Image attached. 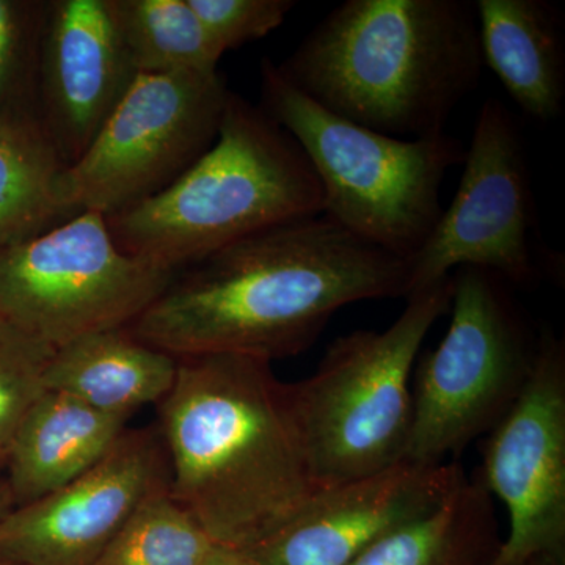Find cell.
<instances>
[{
	"instance_id": "1",
	"label": "cell",
	"mask_w": 565,
	"mask_h": 565,
	"mask_svg": "<svg viewBox=\"0 0 565 565\" xmlns=\"http://www.w3.org/2000/svg\"><path fill=\"white\" fill-rule=\"evenodd\" d=\"M408 280V259L315 215L184 267L125 329L174 359L228 353L273 363L308 351L348 305L405 299Z\"/></svg>"
},
{
	"instance_id": "2",
	"label": "cell",
	"mask_w": 565,
	"mask_h": 565,
	"mask_svg": "<svg viewBox=\"0 0 565 565\" xmlns=\"http://www.w3.org/2000/svg\"><path fill=\"white\" fill-rule=\"evenodd\" d=\"M159 403L170 492L217 545L253 552L318 492L273 363L182 356Z\"/></svg>"
},
{
	"instance_id": "3",
	"label": "cell",
	"mask_w": 565,
	"mask_h": 565,
	"mask_svg": "<svg viewBox=\"0 0 565 565\" xmlns=\"http://www.w3.org/2000/svg\"><path fill=\"white\" fill-rule=\"evenodd\" d=\"M277 68L338 117L412 140L445 134L486 66L475 2L348 0Z\"/></svg>"
},
{
	"instance_id": "4",
	"label": "cell",
	"mask_w": 565,
	"mask_h": 565,
	"mask_svg": "<svg viewBox=\"0 0 565 565\" xmlns=\"http://www.w3.org/2000/svg\"><path fill=\"white\" fill-rule=\"evenodd\" d=\"M322 212L321 182L297 141L230 92L210 150L158 195L106 222L120 250L177 274L252 234Z\"/></svg>"
},
{
	"instance_id": "5",
	"label": "cell",
	"mask_w": 565,
	"mask_h": 565,
	"mask_svg": "<svg viewBox=\"0 0 565 565\" xmlns=\"http://www.w3.org/2000/svg\"><path fill=\"white\" fill-rule=\"evenodd\" d=\"M258 106L307 156L326 217L408 262L422 250L444 214L445 177L463 162L459 140L396 139L344 120L292 87L270 58L262 62Z\"/></svg>"
},
{
	"instance_id": "6",
	"label": "cell",
	"mask_w": 565,
	"mask_h": 565,
	"mask_svg": "<svg viewBox=\"0 0 565 565\" xmlns=\"http://www.w3.org/2000/svg\"><path fill=\"white\" fill-rule=\"evenodd\" d=\"M385 330L337 338L289 403L318 489L404 462L414 426L411 379L424 338L448 313L452 277L407 297Z\"/></svg>"
},
{
	"instance_id": "7",
	"label": "cell",
	"mask_w": 565,
	"mask_h": 565,
	"mask_svg": "<svg viewBox=\"0 0 565 565\" xmlns=\"http://www.w3.org/2000/svg\"><path fill=\"white\" fill-rule=\"evenodd\" d=\"M452 277L451 322L440 344L419 360L407 462H457L467 446L509 414L537 355L539 334L509 297L508 282L460 267Z\"/></svg>"
},
{
	"instance_id": "8",
	"label": "cell",
	"mask_w": 565,
	"mask_h": 565,
	"mask_svg": "<svg viewBox=\"0 0 565 565\" xmlns=\"http://www.w3.org/2000/svg\"><path fill=\"white\" fill-rule=\"evenodd\" d=\"M173 277L120 250L106 217L84 211L0 247V319L58 349L87 334L125 329Z\"/></svg>"
},
{
	"instance_id": "9",
	"label": "cell",
	"mask_w": 565,
	"mask_h": 565,
	"mask_svg": "<svg viewBox=\"0 0 565 565\" xmlns=\"http://www.w3.org/2000/svg\"><path fill=\"white\" fill-rule=\"evenodd\" d=\"M228 95L221 73L137 74L90 147L63 172L65 214L109 217L172 185L217 139Z\"/></svg>"
},
{
	"instance_id": "10",
	"label": "cell",
	"mask_w": 565,
	"mask_h": 565,
	"mask_svg": "<svg viewBox=\"0 0 565 565\" xmlns=\"http://www.w3.org/2000/svg\"><path fill=\"white\" fill-rule=\"evenodd\" d=\"M463 173L422 250L411 259L407 297L475 267L516 286L541 277L544 252L522 134L498 99L479 110ZM405 297V299H407Z\"/></svg>"
},
{
	"instance_id": "11",
	"label": "cell",
	"mask_w": 565,
	"mask_h": 565,
	"mask_svg": "<svg viewBox=\"0 0 565 565\" xmlns=\"http://www.w3.org/2000/svg\"><path fill=\"white\" fill-rule=\"evenodd\" d=\"M478 478L509 515L492 565L565 555V345L550 330L514 407L487 434Z\"/></svg>"
},
{
	"instance_id": "12",
	"label": "cell",
	"mask_w": 565,
	"mask_h": 565,
	"mask_svg": "<svg viewBox=\"0 0 565 565\" xmlns=\"http://www.w3.org/2000/svg\"><path fill=\"white\" fill-rule=\"evenodd\" d=\"M170 486L159 427L126 429L87 473L0 519V557L21 565H95L134 512Z\"/></svg>"
},
{
	"instance_id": "13",
	"label": "cell",
	"mask_w": 565,
	"mask_h": 565,
	"mask_svg": "<svg viewBox=\"0 0 565 565\" xmlns=\"http://www.w3.org/2000/svg\"><path fill=\"white\" fill-rule=\"evenodd\" d=\"M136 76L114 0L47 2L35 111L66 167L90 147Z\"/></svg>"
},
{
	"instance_id": "14",
	"label": "cell",
	"mask_w": 565,
	"mask_h": 565,
	"mask_svg": "<svg viewBox=\"0 0 565 565\" xmlns=\"http://www.w3.org/2000/svg\"><path fill=\"white\" fill-rule=\"evenodd\" d=\"M467 479L462 465L412 462L319 489L252 555L262 565H351L379 541L444 504Z\"/></svg>"
},
{
	"instance_id": "15",
	"label": "cell",
	"mask_w": 565,
	"mask_h": 565,
	"mask_svg": "<svg viewBox=\"0 0 565 565\" xmlns=\"http://www.w3.org/2000/svg\"><path fill=\"white\" fill-rule=\"evenodd\" d=\"M70 394L44 392L14 435L3 478L14 508L31 504L87 473L128 427Z\"/></svg>"
},
{
	"instance_id": "16",
	"label": "cell",
	"mask_w": 565,
	"mask_h": 565,
	"mask_svg": "<svg viewBox=\"0 0 565 565\" xmlns=\"http://www.w3.org/2000/svg\"><path fill=\"white\" fill-rule=\"evenodd\" d=\"M475 6L484 66L527 117L556 120L565 99L561 11L545 0H478Z\"/></svg>"
},
{
	"instance_id": "17",
	"label": "cell",
	"mask_w": 565,
	"mask_h": 565,
	"mask_svg": "<svg viewBox=\"0 0 565 565\" xmlns=\"http://www.w3.org/2000/svg\"><path fill=\"white\" fill-rule=\"evenodd\" d=\"M178 360L134 338L126 329L77 338L55 349L44 385L103 414L131 418L159 404L173 388Z\"/></svg>"
},
{
	"instance_id": "18",
	"label": "cell",
	"mask_w": 565,
	"mask_h": 565,
	"mask_svg": "<svg viewBox=\"0 0 565 565\" xmlns=\"http://www.w3.org/2000/svg\"><path fill=\"white\" fill-rule=\"evenodd\" d=\"M65 169L35 109L0 111V247L70 218L58 193Z\"/></svg>"
},
{
	"instance_id": "19",
	"label": "cell",
	"mask_w": 565,
	"mask_h": 565,
	"mask_svg": "<svg viewBox=\"0 0 565 565\" xmlns=\"http://www.w3.org/2000/svg\"><path fill=\"white\" fill-rule=\"evenodd\" d=\"M501 539L493 498L465 479L445 503L379 541L351 565H492Z\"/></svg>"
},
{
	"instance_id": "20",
	"label": "cell",
	"mask_w": 565,
	"mask_h": 565,
	"mask_svg": "<svg viewBox=\"0 0 565 565\" xmlns=\"http://www.w3.org/2000/svg\"><path fill=\"white\" fill-rule=\"evenodd\" d=\"M137 74L218 73L223 51L189 0H114Z\"/></svg>"
},
{
	"instance_id": "21",
	"label": "cell",
	"mask_w": 565,
	"mask_h": 565,
	"mask_svg": "<svg viewBox=\"0 0 565 565\" xmlns=\"http://www.w3.org/2000/svg\"><path fill=\"white\" fill-rule=\"evenodd\" d=\"M215 545L166 489L134 512L95 565H200Z\"/></svg>"
},
{
	"instance_id": "22",
	"label": "cell",
	"mask_w": 565,
	"mask_h": 565,
	"mask_svg": "<svg viewBox=\"0 0 565 565\" xmlns=\"http://www.w3.org/2000/svg\"><path fill=\"white\" fill-rule=\"evenodd\" d=\"M54 351L0 319V470L22 419L46 392L44 374Z\"/></svg>"
},
{
	"instance_id": "23",
	"label": "cell",
	"mask_w": 565,
	"mask_h": 565,
	"mask_svg": "<svg viewBox=\"0 0 565 565\" xmlns=\"http://www.w3.org/2000/svg\"><path fill=\"white\" fill-rule=\"evenodd\" d=\"M47 2L0 0V111L21 87L22 79L35 93L36 62Z\"/></svg>"
},
{
	"instance_id": "24",
	"label": "cell",
	"mask_w": 565,
	"mask_h": 565,
	"mask_svg": "<svg viewBox=\"0 0 565 565\" xmlns=\"http://www.w3.org/2000/svg\"><path fill=\"white\" fill-rule=\"evenodd\" d=\"M223 54L280 28L294 0H189Z\"/></svg>"
},
{
	"instance_id": "25",
	"label": "cell",
	"mask_w": 565,
	"mask_h": 565,
	"mask_svg": "<svg viewBox=\"0 0 565 565\" xmlns=\"http://www.w3.org/2000/svg\"><path fill=\"white\" fill-rule=\"evenodd\" d=\"M200 565H262L250 552L215 545Z\"/></svg>"
},
{
	"instance_id": "26",
	"label": "cell",
	"mask_w": 565,
	"mask_h": 565,
	"mask_svg": "<svg viewBox=\"0 0 565 565\" xmlns=\"http://www.w3.org/2000/svg\"><path fill=\"white\" fill-rule=\"evenodd\" d=\"M526 565H565V555L545 553V555L535 556Z\"/></svg>"
},
{
	"instance_id": "27",
	"label": "cell",
	"mask_w": 565,
	"mask_h": 565,
	"mask_svg": "<svg viewBox=\"0 0 565 565\" xmlns=\"http://www.w3.org/2000/svg\"><path fill=\"white\" fill-rule=\"evenodd\" d=\"M13 508L14 505L13 501H11L9 487H7L6 478H2L0 479V519Z\"/></svg>"
},
{
	"instance_id": "28",
	"label": "cell",
	"mask_w": 565,
	"mask_h": 565,
	"mask_svg": "<svg viewBox=\"0 0 565 565\" xmlns=\"http://www.w3.org/2000/svg\"><path fill=\"white\" fill-rule=\"evenodd\" d=\"M0 565H21V564L13 563V561L6 559V557H0Z\"/></svg>"
},
{
	"instance_id": "29",
	"label": "cell",
	"mask_w": 565,
	"mask_h": 565,
	"mask_svg": "<svg viewBox=\"0 0 565 565\" xmlns=\"http://www.w3.org/2000/svg\"><path fill=\"white\" fill-rule=\"evenodd\" d=\"M3 478V470H0V479Z\"/></svg>"
}]
</instances>
